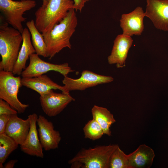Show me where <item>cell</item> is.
I'll return each instance as SVG.
<instances>
[{
    "mask_svg": "<svg viewBox=\"0 0 168 168\" xmlns=\"http://www.w3.org/2000/svg\"><path fill=\"white\" fill-rule=\"evenodd\" d=\"M76 11L70 9L66 16L49 31L42 34L46 46V57L51 59L63 49H71L70 39L77 24Z\"/></svg>",
    "mask_w": 168,
    "mask_h": 168,
    "instance_id": "1",
    "label": "cell"
},
{
    "mask_svg": "<svg viewBox=\"0 0 168 168\" xmlns=\"http://www.w3.org/2000/svg\"><path fill=\"white\" fill-rule=\"evenodd\" d=\"M0 17V70L12 72L22 42V37L18 30L8 26L3 16Z\"/></svg>",
    "mask_w": 168,
    "mask_h": 168,
    "instance_id": "2",
    "label": "cell"
},
{
    "mask_svg": "<svg viewBox=\"0 0 168 168\" xmlns=\"http://www.w3.org/2000/svg\"><path fill=\"white\" fill-rule=\"evenodd\" d=\"M74 8L72 0H49L45 5H42L35 12V24L40 32L49 31Z\"/></svg>",
    "mask_w": 168,
    "mask_h": 168,
    "instance_id": "3",
    "label": "cell"
},
{
    "mask_svg": "<svg viewBox=\"0 0 168 168\" xmlns=\"http://www.w3.org/2000/svg\"><path fill=\"white\" fill-rule=\"evenodd\" d=\"M118 146L113 144L83 148L69 160L68 163L73 168H109L111 156Z\"/></svg>",
    "mask_w": 168,
    "mask_h": 168,
    "instance_id": "4",
    "label": "cell"
},
{
    "mask_svg": "<svg viewBox=\"0 0 168 168\" xmlns=\"http://www.w3.org/2000/svg\"><path fill=\"white\" fill-rule=\"evenodd\" d=\"M21 78L15 77L12 72L0 71V99L8 103L18 113H23L29 106L22 103L18 99L17 95L22 86Z\"/></svg>",
    "mask_w": 168,
    "mask_h": 168,
    "instance_id": "5",
    "label": "cell"
},
{
    "mask_svg": "<svg viewBox=\"0 0 168 168\" xmlns=\"http://www.w3.org/2000/svg\"><path fill=\"white\" fill-rule=\"evenodd\" d=\"M36 4L34 0H0V11L8 24L22 33V23L26 19L23 15Z\"/></svg>",
    "mask_w": 168,
    "mask_h": 168,
    "instance_id": "6",
    "label": "cell"
},
{
    "mask_svg": "<svg viewBox=\"0 0 168 168\" xmlns=\"http://www.w3.org/2000/svg\"><path fill=\"white\" fill-rule=\"evenodd\" d=\"M29 59V65L21 73L22 77H36L52 71L58 72L64 76L74 71L68 63L55 64L48 62L42 60L36 53L31 54Z\"/></svg>",
    "mask_w": 168,
    "mask_h": 168,
    "instance_id": "7",
    "label": "cell"
},
{
    "mask_svg": "<svg viewBox=\"0 0 168 168\" xmlns=\"http://www.w3.org/2000/svg\"><path fill=\"white\" fill-rule=\"evenodd\" d=\"M64 77L62 82L65 88L68 92L74 90H84L99 85L111 82L114 80L112 77L99 74L88 70L82 71L81 76L78 79H72L67 76Z\"/></svg>",
    "mask_w": 168,
    "mask_h": 168,
    "instance_id": "8",
    "label": "cell"
},
{
    "mask_svg": "<svg viewBox=\"0 0 168 168\" xmlns=\"http://www.w3.org/2000/svg\"><path fill=\"white\" fill-rule=\"evenodd\" d=\"M40 100L44 112L47 116L52 117L60 114L75 99L69 93H57L51 89L40 96Z\"/></svg>",
    "mask_w": 168,
    "mask_h": 168,
    "instance_id": "9",
    "label": "cell"
},
{
    "mask_svg": "<svg viewBox=\"0 0 168 168\" xmlns=\"http://www.w3.org/2000/svg\"><path fill=\"white\" fill-rule=\"evenodd\" d=\"M145 16L157 29L168 31V0H146Z\"/></svg>",
    "mask_w": 168,
    "mask_h": 168,
    "instance_id": "10",
    "label": "cell"
},
{
    "mask_svg": "<svg viewBox=\"0 0 168 168\" xmlns=\"http://www.w3.org/2000/svg\"><path fill=\"white\" fill-rule=\"evenodd\" d=\"M38 134L43 148L45 151L58 147L61 138L59 131L54 129L52 123L44 116L40 115L37 121Z\"/></svg>",
    "mask_w": 168,
    "mask_h": 168,
    "instance_id": "11",
    "label": "cell"
},
{
    "mask_svg": "<svg viewBox=\"0 0 168 168\" xmlns=\"http://www.w3.org/2000/svg\"><path fill=\"white\" fill-rule=\"evenodd\" d=\"M145 16V12L140 7H137L130 13L122 14L120 21L123 34L131 37L133 35H141L144 28L143 19Z\"/></svg>",
    "mask_w": 168,
    "mask_h": 168,
    "instance_id": "12",
    "label": "cell"
},
{
    "mask_svg": "<svg viewBox=\"0 0 168 168\" xmlns=\"http://www.w3.org/2000/svg\"><path fill=\"white\" fill-rule=\"evenodd\" d=\"M38 116L35 113L28 115L30 126L29 132L22 144L20 145L21 150L28 155L43 158L44 153L43 147L39 138L36 127Z\"/></svg>",
    "mask_w": 168,
    "mask_h": 168,
    "instance_id": "13",
    "label": "cell"
},
{
    "mask_svg": "<svg viewBox=\"0 0 168 168\" xmlns=\"http://www.w3.org/2000/svg\"><path fill=\"white\" fill-rule=\"evenodd\" d=\"M133 42L131 36L123 34L118 35L114 41L111 54L108 57V63L110 64H116L118 68L124 67Z\"/></svg>",
    "mask_w": 168,
    "mask_h": 168,
    "instance_id": "14",
    "label": "cell"
},
{
    "mask_svg": "<svg viewBox=\"0 0 168 168\" xmlns=\"http://www.w3.org/2000/svg\"><path fill=\"white\" fill-rule=\"evenodd\" d=\"M30 126V121L28 118L23 119L18 117L17 114L12 115L6 125L4 133L21 145L25 141Z\"/></svg>",
    "mask_w": 168,
    "mask_h": 168,
    "instance_id": "15",
    "label": "cell"
},
{
    "mask_svg": "<svg viewBox=\"0 0 168 168\" xmlns=\"http://www.w3.org/2000/svg\"><path fill=\"white\" fill-rule=\"evenodd\" d=\"M21 82L22 86L35 91L40 96L51 89H58L62 92L69 93L64 86L55 82L45 74L33 77H22Z\"/></svg>",
    "mask_w": 168,
    "mask_h": 168,
    "instance_id": "16",
    "label": "cell"
},
{
    "mask_svg": "<svg viewBox=\"0 0 168 168\" xmlns=\"http://www.w3.org/2000/svg\"><path fill=\"white\" fill-rule=\"evenodd\" d=\"M155 156L152 148L141 144L128 155L129 168H149L152 166Z\"/></svg>",
    "mask_w": 168,
    "mask_h": 168,
    "instance_id": "17",
    "label": "cell"
},
{
    "mask_svg": "<svg viewBox=\"0 0 168 168\" xmlns=\"http://www.w3.org/2000/svg\"><path fill=\"white\" fill-rule=\"evenodd\" d=\"M21 34L23 39L21 46L12 72L14 75H21L26 68V62L30 56L35 53L31 42V35L28 29L24 28Z\"/></svg>",
    "mask_w": 168,
    "mask_h": 168,
    "instance_id": "18",
    "label": "cell"
},
{
    "mask_svg": "<svg viewBox=\"0 0 168 168\" xmlns=\"http://www.w3.org/2000/svg\"><path fill=\"white\" fill-rule=\"evenodd\" d=\"M93 119L99 124L104 134L111 135L110 128L116 120L113 115L106 108L94 105L91 110Z\"/></svg>",
    "mask_w": 168,
    "mask_h": 168,
    "instance_id": "19",
    "label": "cell"
},
{
    "mask_svg": "<svg viewBox=\"0 0 168 168\" xmlns=\"http://www.w3.org/2000/svg\"><path fill=\"white\" fill-rule=\"evenodd\" d=\"M26 25L30 33L32 44L36 53L39 55L46 57V46L44 37L36 27L35 21L31 20L28 21Z\"/></svg>",
    "mask_w": 168,
    "mask_h": 168,
    "instance_id": "20",
    "label": "cell"
},
{
    "mask_svg": "<svg viewBox=\"0 0 168 168\" xmlns=\"http://www.w3.org/2000/svg\"><path fill=\"white\" fill-rule=\"evenodd\" d=\"M12 138L5 133L0 134V168H4L3 164L9 155L18 147Z\"/></svg>",
    "mask_w": 168,
    "mask_h": 168,
    "instance_id": "21",
    "label": "cell"
},
{
    "mask_svg": "<svg viewBox=\"0 0 168 168\" xmlns=\"http://www.w3.org/2000/svg\"><path fill=\"white\" fill-rule=\"evenodd\" d=\"M109 168H129L128 155L118 146L111 154Z\"/></svg>",
    "mask_w": 168,
    "mask_h": 168,
    "instance_id": "22",
    "label": "cell"
},
{
    "mask_svg": "<svg viewBox=\"0 0 168 168\" xmlns=\"http://www.w3.org/2000/svg\"><path fill=\"white\" fill-rule=\"evenodd\" d=\"M83 130L85 138L93 140L100 139L104 134L100 125L93 119L85 124Z\"/></svg>",
    "mask_w": 168,
    "mask_h": 168,
    "instance_id": "23",
    "label": "cell"
},
{
    "mask_svg": "<svg viewBox=\"0 0 168 168\" xmlns=\"http://www.w3.org/2000/svg\"><path fill=\"white\" fill-rule=\"evenodd\" d=\"M17 111L12 108L6 101L0 99V115L7 114L12 115L17 114Z\"/></svg>",
    "mask_w": 168,
    "mask_h": 168,
    "instance_id": "24",
    "label": "cell"
},
{
    "mask_svg": "<svg viewBox=\"0 0 168 168\" xmlns=\"http://www.w3.org/2000/svg\"><path fill=\"white\" fill-rule=\"evenodd\" d=\"M10 116L7 114L0 115V134L5 133L6 126Z\"/></svg>",
    "mask_w": 168,
    "mask_h": 168,
    "instance_id": "25",
    "label": "cell"
},
{
    "mask_svg": "<svg viewBox=\"0 0 168 168\" xmlns=\"http://www.w3.org/2000/svg\"><path fill=\"white\" fill-rule=\"evenodd\" d=\"M91 0H73L74 9L76 11H79L81 12L85 6V4Z\"/></svg>",
    "mask_w": 168,
    "mask_h": 168,
    "instance_id": "26",
    "label": "cell"
},
{
    "mask_svg": "<svg viewBox=\"0 0 168 168\" xmlns=\"http://www.w3.org/2000/svg\"><path fill=\"white\" fill-rule=\"evenodd\" d=\"M18 160H11L5 164L4 168H12L14 166L15 163Z\"/></svg>",
    "mask_w": 168,
    "mask_h": 168,
    "instance_id": "27",
    "label": "cell"
},
{
    "mask_svg": "<svg viewBox=\"0 0 168 168\" xmlns=\"http://www.w3.org/2000/svg\"><path fill=\"white\" fill-rule=\"evenodd\" d=\"M43 1L42 5L44 6L47 4L49 0H42Z\"/></svg>",
    "mask_w": 168,
    "mask_h": 168,
    "instance_id": "28",
    "label": "cell"
}]
</instances>
